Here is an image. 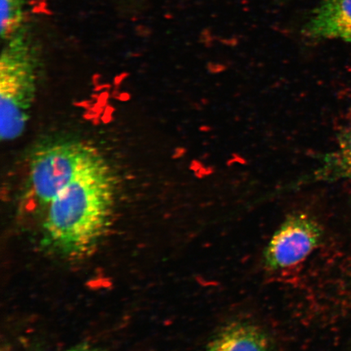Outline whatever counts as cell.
<instances>
[{"label":"cell","mask_w":351,"mask_h":351,"mask_svg":"<svg viewBox=\"0 0 351 351\" xmlns=\"http://www.w3.org/2000/svg\"><path fill=\"white\" fill-rule=\"evenodd\" d=\"M60 351H104L102 349L98 348L95 345L88 343V342H82L75 346H71L68 349Z\"/></svg>","instance_id":"9c48e42d"},{"label":"cell","mask_w":351,"mask_h":351,"mask_svg":"<svg viewBox=\"0 0 351 351\" xmlns=\"http://www.w3.org/2000/svg\"><path fill=\"white\" fill-rule=\"evenodd\" d=\"M204 351H276V346L265 328L252 320L239 319L219 328Z\"/></svg>","instance_id":"5b68a950"},{"label":"cell","mask_w":351,"mask_h":351,"mask_svg":"<svg viewBox=\"0 0 351 351\" xmlns=\"http://www.w3.org/2000/svg\"><path fill=\"white\" fill-rule=\"evenodd\" d=\"M116 192L115 175L99 153L48 205L43 247L66 258L93 252L111 223Z\"/></svg>","instance_id":"6da1fadb"},{"label":"cell","mask_w":351,"mask_h":351,"mask_svg":"<svg viewBox=\"0 0 351 351\" xmlns=\"http://www.w3.org/2000/svg\"><path fill=\"white\" fill-rule=\"evenodd\" d=\"M99 153L78 140H58L39 147L29 164V182L34 197L49 205Z\"/></svg>","instance_id":"3957f363"},{"label":"cell","mask_w":351,"mask_h":351,"mask_svg":"<svg viewBox=\"0 0 351 351\" xmlns=\"http://www.w3.org/2000/svg\"><path fill=\"white\" fill-rule=\"evenodd\" d=\"M306 33L313 38L351 43V0H324L307 23Z\"/></svg>","instance_id":"8992f818"},{"label":"cell","mask_w":351,"mask_h":351,"mask_svg":"<svg viewBox=\"0 0 351 351\" xmlns=\"http://www.w3.org/2000/svg\"><path fill=\"white\" fill-rule=\"evenodd\" d=\"M324 170L329 178L351 182V126L340 136L335 152L327 158Z\"/></svg>","instance_id":"52a82bcc"},{"label":"cell","mask_w":351,"mask_h":351,"mask_svg":"<svg viewBox=\"0 0 351 351\" xmlns=\"http://www.w3.org/2000/svg\"><path fill=\"white\" fill-rule=\"evenodd\" d=\"M322 238V226L310 215H289L267 243L263 254V265L271 271L295 267L319 247Z\"/></svg>","instance_id":"277c9868"},{"label":"cell","mask_w":351,"mask_h":351,"mask_svg":"<svg viewBox=\"0 0 351 351\" xmlns=\"http://www.w3.org/2000/svg\"><path fill=\"white\" fill-rule=\"evenodd\" d=\"M21 19V0H1V34L3 38L17 34Z\"/></svg>","instance_id":"ba28073f"},{"label":"cell","mask_w":351,"mask_h":351,"mask_svg":"<svg viewBox=\"0 0 351 351\" xmlns=\"http://www.w3.org/2000/svg\"><path fill=\"white\" fill-rule=\"evenodd\" d=\"M0 60V138L24 133L36 98L37 63L32 47L19 33L6 39Z\"/></svg>","instance_id":"7a4b0ae2"}]
</instances>
